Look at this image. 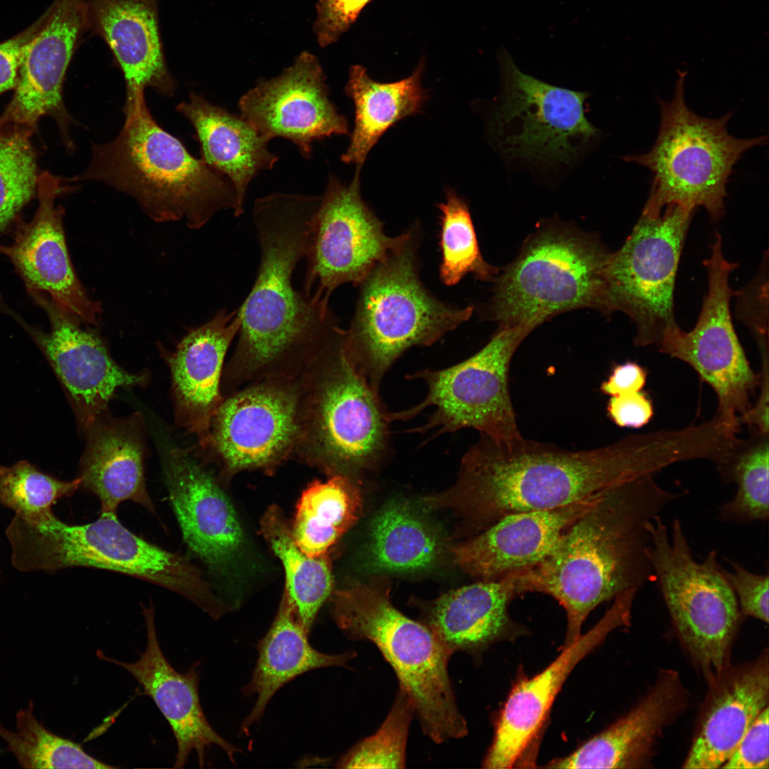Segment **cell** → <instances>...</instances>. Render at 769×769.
<instances>
[{"label":"cell","instance_id":"23","mask_svg":"<svg viewBox=\"0 0 769 769\" xmlns=\"http://www.w3.org/2000/svg\"><path fill=\"white\" fill-rule=\"evenodd\" d=\"M603 491L563 507L506 516L454 548V561L478 581L499 580L528 570L549 554Z\"/></svg>","mask_w":769,"mask_h":769},{"label":"cell","instance_id":"16","mask_svg":"<svg viewBox=\"0 0 769 769\" xmlns=\"http://www.w3.org/2000/svg\"><path fill=\"white\" fill-rule=\"evenodd\" d=\"M360 166L345 185L330 175L313 217L303 291L329 301L345 283L360 285L401 241L387 236L383 223L362 198Z\"/></svg>","mask_w":769,"mask_h":769},{"label":"cell","instance_id":"28","mask_svg":"<svg viewBox=\"0 0 769 769\" xmlns=\"http://www.w3.org/2000/svg\"><path fill=\"white\" fill-rule=\"evenodd\" d=\"M87 27L113 54L126 85L125 103L146 88L172 97L176 82L167 66L158 19V0H88Z\"/></svg>","mask_w":769,"mask_h":769},{"label":"cell","instance_id":"37","mask_svg":"<svg viewBox=\"0 0 769 769\" xmlns=\"http://www.w3.org/2000/svg\"><path fill=\"white\" fill-rule=\"evenodd\" d=\"M261 531L281 560L286 575L285 594L305 629L310 632L317 614L333 588L328 554L310 557L295 543L291 527L281 508L269 507L261 522Z\"/></svg>","mask_w":769,"mask_h":769},{"label":"cell","instance_id":"42","mask_svg":"<svg viewBox=\"0 0 769 769\" xmlns=\"http://www.w3.org/2000/svg\"><path fill=\"white\" fill-rule=\"evenodd\" d=\"M79 487V478L63 481L26 461L0 466V505L23 518H33L51 511L58 499L73 495Z\"/></svg>","mask_w":769,"mask_h":769},{"label":"cell","instance_id":"29","mask_svg":"<svg viewBox=\"0 0 769 769\" xmlns=\"http://www.w3.org/2000/svg\"><path fill=\"white\" fill-rule=\"evenodd\" d=\"M241 325L239 308H221L191 330L169 357L177 423L196 434L206 448L211 419L223 401V362Z\"/></svg>","mask_w":769,"mask_h":769},{"label":"cell","instance_id":"14","mask_svg":"<svg viewBox=\"0 0 769 769\" xmlns=\"http://www.w3.org/2000/svg\"><path fill=\"white\" fill-rule=\"evenodd\" d=\"M656 216L642 213L607 267L613 311L627 314L636 327L637 346L659 344L676 323L674 290L685 236L694 209L671 204Z\"/></svg>","mask_w":769,"mask_h":769},{"label":"cell","instance_id":"51","mask_svg":"<svg viewBox=\"0 0 769 769\" xmlns=\"http://www.w3.org/2000/svg\"><path fill=\"white\" fill-rule=\"evenodd\" d=\"M762 371L759 384L760 394L756 403L740 417V422L763 434H768V345L759 347Z\"/></svg>","mask_w":769,"mask_h":769},{"label":"cell","instance_id":"39","mask_svg":"<svg viewBox=\"0 0 769 769\" xmlns=\"http://www.w3.org/2000/svg\"><path fill=\"white\" fill-rule=\"evenodd\" d=\"M33 708L31 701L26 708L17 711L16 731H11L0 723V737L22 768H115L88 755L80 744L48 731L36 718Z\"/></svg>","mask_w":769,"mask_h":769},{"label":"cell","instance_id":"36","mask_svg":"<svg viewBox=\"0 0 769 769\" xmlns=\"http://www.w3.org/2000/svg\"><path fill=\"white\" fill-rule=\"evenodd\" d=\"M362 507L353 479L333 475L315 481L303 491L291 525L294 540L310 557L328 554L330 548L355 523Z\"/></svg>","mask_w":769,"mask_h":769},{"label":"cell","instance_id":"44","mask_svg":"<svg viewBox=\"0 0 769 769\" xmlns=\"http://www.w3.org/2000/svg\"><path fill=\"white\" fill-rule=\"evenodd\" d=\"M722 572L733 590L742 614L768 622V574L751 572L735 561Z\"/></svg>","mask_w":769,"mask_h":769},{"label":"cell","instance_id":"9","mask_svg":"<svg viewBox=\"0 0 769 769\" xmlns=\"http://www.w3.org/2000/svg\"><path fill=\"white\" fill-rule=\"evenodd\" d=\"M684 77L679 75L669 101H659L661 118L654 145L647 152L624 159L653 174L643 214L659 215L671 204L693 209L703 206L716 221L724 214L726 184L733 167L746 151L763 145L766 137L730 135L727 124L733 112L715 119L694 113L686 103Z\"/></svg>","mask_w":769,"mask_h":769},{"label":"cell","instance_id":"30","mask_svg":"<svg viewBox=\"0 0 769 769\" xmlns=\"http://www.w3.org/2000/svg\"><path fill=\"white\" fill-rule=\"evenodd\" d=\"M142 429L137 414L113 419L105 412L84 429L87 445L78 478L80 486L98 497L101 515L116 514L126 501L156 513L145 481Z\"/></svg>","mask_w":769,"mask_h":769},{"label":"cell","instance_id":"19","mask_svg":"<svg viewBox=\"0 0 769 769\" xmlns=\"http://www.w3.org/2000/svg\"><path fill=\"white\" fill-rule=\"evenodd\" d=\"M329 94L318 58L303 51L280 75L259 80L240 98L238 108L260 134L291 141L309 159L314 141L349 134L347 121Z\"/></svg>","mask_w":769,"mask_h":769},{"label":"cell","instance_id":"41","mask_svg":"<svg viewBox=\"0 0 769 769\" xmlns=\"http://www.w3.org/2000/svg\"><path fill=\"white\" fill-rule=\"evenodd\" d=\"M33 131L0 117V230L33 197L37 189Z\"/></svg>","mask_w":769,"mask_h":769},{"label":"cell","instance_id":"49","mask_svg":"<svg viewBox=\"0 0 769 769\" xmlns=\"http://www.w3.org/2000/svg\"><path fill=\"white\" fill-rule=\"evenodd\" d=\"M607 413L620 427L640 428L650 421L654 410L650 399L639 391L611 397Z\"/></svg>","mask_w":769,"mask_h":769},{"label":"cell","instance_id":"15","mask_svg":"<svg viewBox=\"0 0 769 769\" xmlns=\"http://www.w3.org/2000/svg\"><path fill=\"white\" fill-rule=\"evenodd\" d=\"M708 292L695 327L684 331L676 323L663 332L660 351L691 366L717 395L715 417L737 433L740 417L751 407L750 397L760 382L751 368L734 330L730 301L735 292L729 285L738 264L728 261L722 251L718 232L711 245V256L703 262Z\"/></svg>","mask_w":769,"mask_h":769},{"label":"cell","instance_id":"7","mask_svg":"<svg viewBox=\"0 0 769 769\" xmlns=\"http://www.w3.org/2000/svg\"><path fill=\"white\" fill-rule=\"evenodd\" d=\"M332 616L349 639L377 647L424 735L441 743L468 734L449 675L451 654L424 624L396 609L387 593L361 584L335 593Z\"/></svg>","mask_w":769,"mask_h":769},{"label":"cell","instance_id":"33","mask_svg":"<svg viewBox=\"0 0 769 769\" xmlns=\"http://www.w3.org/2000/svg\"><path fill=\"white\" fill-rule=\"evenodd\" d=\"M308 633L284 593L269 630L258 642L251 679L242 689L244 696H256L253 707L241 723L243 733L261 720L271 698L288 682L314 669L347 667L357 656L354 650L336 654L319 652L310 644Z\"/></svg>","mask_w":769,"mask_h":769},{"label":"cell","instance_id":"12","mask_svg":"<svg viewBox=\"0 0 769 769\" xmlns=\"http://www.w3.org/2000/svg\"><path fill=\"white\" fill-rule=\"evenodd\" d=\"M530 333L522 327L501 326L483 347L464 361L407 376L425 383L427 396L408 409L390 412L392 422L410 419L432 407L427 422L412 431L438 429L439 434L471 428L497 442L521 439L509 394L508 372L514 352Z\"/></svg>","mask_w":769,"mask_h":769},{"label":"cell","instance_id":"38","mask_svg":"<svg viewBox=\"0 0 769 769\" xmlns=\"http://www.w3.org/2000/svg\"><path fill=\"white\" fill-rule=\"evenodd\" d=\"M768 434L753 431L748 439H738L717 464L723 481L737 486L734 496L719 507L723 521L744 524L768 520Z\"/></svg>","mask_w":769,"mask_h":769},{"label":"cell","instance_id":"43","mask_svg":"<svg viewBox=\"0 0 769 769\" xmlns=\"http://www.w3.org/2000/svg\"><path fill=\"white\" fill-rule=\"evenodd\" d=\"M414 710L399 689L386 718L377 732L362 740L338 762L341 768H404Z\"/></svg>","mask_w":769,"mask_h":769},{"label":"cell","instance_id":"4","mask_svg":"<svg viewBox=\"0 0 769 769\" xmlns=\"http://www.w3.org/2000/svg\"><path fill=\"white\" fill-rule=\"evenodd\" d=\"M123 110L118 135L93 144L88 169L73 179L103 182L130 195L155 221L184 220L199 229L223 209L241 215L231 182L156 122L144 94Z\"/></svg>","mask_w":769,"mask_h":769},{"label":"cell","instance_id":"24","mask_svg":"<svg viewBox=\"0 0 769 769\" xmlns=\"http://www.w3.org/2000/svg\"><path fill=\"white\" fill-rule=\"evenodd\" d=\"M147 629V647L135 662L126 663L107 656L98 650L97 656L129 671L155 702L169 723L177 750L174 768H182L190 753L196 752L203 767L206 749L217 746L235 763L241 750L221 737L211 727L202 710L199 695V672L196 665L179 673L164 656L157 639L154 610L143 607Z\"/></svg>","mask_w":769,"mask_h":769},{"label":"cell","instance_id":"50","mask_svg":"<svg viewBox=\"0 0 769 769\" xmlns=\"http://www.w3.org/2000/svg\"><path fill=\"white\" fill-rule=\"evenodd\" d=\"M647 372L638 364L627 362L616 365L600 389L606 394L618 396L637 392L646 383Z\"/></svg>","mask_w":769,"mask_h":769},{"label":"cell","instance_id":"18","mask_svg":"<svg viewBox=\"0 0 769 769\" xmlns=\"http://www.w3.org/2000/svg\"><path fill=\"white\" fill-rule=\"evenodd\" d=\"M599 622L571 644L542 671L523 678L512 687L495 725L493 741L483 767L511 768L530 756L547 721L553 703L577 664L600 645L614 629L630 622L634 595H618Z\"/></svg>","mask_w":769,"mask_h":769},{"label":"cell","instance_id":"27","mask_svg":"<svg viewBox=\"0 0 769 769\" xmlns=\"http://www.w3.org/2000/svg\"><path fill=\"white\" fill-rule=\"evenodd\" d=\"M689 695L679 673L659 672L645 696L624 716L548 768H642L664 730L684 711Z\"/></svg>","mask_w":769,"mask_h":769},{"label":"cell","instance_id":"32","mask_svg":"<svg viewBox=\"0 0 769 769\" xmlns=\"http://www.w3.org/2000/svg\"><path fill=\"white\" fill-rule=\"evenodd\" d=\"M177 110L192 124L202 159L234 187L242 214L250 182L261 172L272 169L278 160L268 150L270 140L241 116L194 93Z\"/></svg>","mask_w":769,"mask_h":769},{"label":"cell","instance_id":"35","mask_svg":"<svg viewBox=\"0 0 769 769\" xmlns=\"http://www.w3.org/2000/svg\"><path fill=\"white\" fill-rule=\"evenodd\" d=\"M444 550L439 530L403 502L382 508L373 518L365 564L373 572H406L431 567Z\"/></svg>","mask_w":769,"mask_h":769},{"label":"cell","instance_id":"46","mask_svg":"<svg viewBox=\"0 0 769 769\" xmlns=\"http://www.w3.org/2000/svg\"><path fill=\"white\" fill-rule=\"evenodd\" d=\"M768 706L753 721L721 768L768 769Z\"/></svg>","mask_w":769,"mask_h":769},{"label":"cell","instance_id":"47","mask_svg":"<svg viewBox=\"0 0 769 769\" xmlns=\"http://www.w3.org/2000/svg\"><path fill=\"white\" fill-rule=\"evenodd\" d=\"M758 276L741 291L738 296L740 318L754 333L758 344L768 342V320L764 318V292L768 289V257Z\"/></svg>","mask_w":769,"mask_h":769},{"label":"cell","instance_id":"2","mask_svg":"<svg viewBox=\"0 0 769 769\" xmlns=\"http://www.w3.org/2000/svg\"><path fill=\"white\" fill-rule=\"evenodd\" d=\"M671 456L658 431L584 451L523 437L501 443L481 435L463 456L458 481L446 496L455 499L475 535L506 516L563 507L654 475L669 465Z\"/></svg>","mask_w":769,"mask_h":769},{"label":"cell","instance_id":"40","mask_svg":"<svg viewBox=\"0 0 769 769\" xmlns=\"http://www.w3.org/2000/svg\"><path fill=\"white\" fill-rule=\"evenodd\" d=\"M441 211L439 245L441 263L439 277L449 286L472 273L480 280L490 279L496 268L486 263L480 252L477 238L466 202L452 189L446 192Z\"/></svg>","mask_w":769,"mask_h":769},{"label":"cell","instance_id":"21","mask_svg":"<svg viewBox=\"0 0 769 769\" xmlns=\"http://www.w3.org/2000/svg\"><path fill=\"white\" fill-rule=\"evenodd\" d=\"M63 189L61 181L49 172L38 175L36 215L22 225L10 246H0V252L10 258L31 292H45L74 318L98 325L101 304L89 297L75 274L65 239L63 209L54 205Z\"/></svg>","mask_w":769,"mask_h":769},{"label":"cell","instance_id":"25","mask_svg":"<svg viewBox=\"0 0 769 769\" xmlns=\"http://www.w3.org/2000/svg\"><path fill=\"white\" fill-rule=\"evenodd\" d=\"M169 501L188 550L211 569L239 553L244 533L227 496L188 453L172 450L164 462Z\"/></svg>","mask_w":769,"mask_h":769},{"label":"cell","instance_id":"34","mask_svg":"<svg viewBox=\"0 0 769 769\" xmlns=\"http://www.w3.org/2000/svg\"><path fill=\"white\" fill-rule=\"evenodd\" d=\"M422 61L407 78L392 83L372 79L365 68L352 66L345 88L355 105V126L342 162L363 164L382 135L404 117L422 113L427 93L422 85L424 70Z\"/></svg>","mask_w":769,"mask_h":769},{"label":"cell","instance_id":"26","mask_svg":"<svg viewBox=\"0 0 769 769\" xmlns=\"http://www.w3.org/2000/svg\"><path fill=\"white\" fill-rule=\"evenodd\" d=\"M708 683L683 768H721L753 721L768 706V650L751 661L729 664Z\"/></svg>","mask_w":769,"mask_h":769},{"label":"cell","instance_id":"1","mask_svg":"<svg viewBox=\"0 0 769 769\" xmlns=\"http://www.w3.org/2000/svg\"><path fill=\"white\" fill-rule=\"evenodd\" d=\"M319 202L320 196L282 193L255 201L260 262L238 308L241 325L229 363L231 383L299 376L343 335L329 301L298 291L293 283L308 253Z\"/></svg>","mask_w":769,"mask_h":769},{"label":"cell","instance_id":"10","mask_svg":"<svg viewBox=\"0 0 769 769\" xmlns=\"http://www.w3.org/2000/svg\"><path fill=\"white\" fill-rule=\"evenodd\" d=\"M610 254L596 241L569 229L540 231L498 279L491 315L501 326L531 332L575 308L612 313L606 276Z\"/></svg>","mask_w":769,"mask_h":769},{"label":"cell","instance_id":"11","mask_svg":"<svg viewBox=\"0 0 769 769\" xmlns=\"http://www.w3.org/2000/svg\"><path fill=\"white\" fill-rule=\"evenodd\" d=\"M649 555L672 627L691 660L709 680L730 664L741 612L716 550L696 560L679 519L670 531L661 516L649 525Z\"/></svg>","mask_w":769,"mask_h":769},{"label":"cell","instance_id":"31","mask_svg":"<svg viewBox=\"0 0 769 769\" xmlns=\"http://www.w3.org/2000/svg\"><path fill=\"white\" fill-rule=\"evenodd\" d=\"M516 574L496 581H478L449 592L426 612L424 624L452 655L456 652L478 656L492 644L527 633L509 614L518 596Z\"/></svg>","mask_w":769,"mask_h":769},{"label":"cell","instance_id":"45","mask_svg":"<svg viewBox=\"0 0 769 769\" xmlns=\"http://www.w3.org/2000/svg\"><path fill=\"white\" fill-rule=\"evenodd\" d=\"M372 0H318L313 31L318 44L327 47L346 32Z\"/></svg>","mask_w":769,"mask_h":769},{"label":"cell","instance_id":"13","mask_svg":"<svg viewBox=\"0 0 769 769\" xmlns=\"http://www.w3.org/2000/svg\"><path fill=\"white\" fill-rule=\"evenodd\" d=\"M498 57L503 92L490 122L496 147L508 157L548 164L580 155L599 132L585 115L588 93L523 73L503 47Z\"/></svg>","mask_w":769,"mask_h":769},{"label":"cell","instance_id":"5","mask_svg":"<svg viewBox=\"0 0 769 769\" xmlns=\"http://www.w3.org/2000/svg\"><path fill=\"white\" fill-rule=\"evenodd\" d=\"M6 534L13 565L20 571L71 567L111 570L176 592L214 619L224 612L200 570L187 558L131 532L116 514H100L83 525L66 523L52 511L31 519L16 515Z\"/></svg>","mask_w":769,"mask_h":769},{"label":"cell","instance_id":"3","mask_svg":"<svg viewBox=\"0 0 769 769\" xmlns=\"http://www.w3.org/2000/svg\"><path fill=\"white\" fill-rule=\"evenodd\" d=\"M684 493L661 487L654 475L605 489L564 532L549 554L516 575L518 595L540 592L565 610L564 647L582 634L597 607L654 577L649 555L651 522Z\"/></svg>","mask_w":769,"mask_h":769},{"label":"cell","instance_id":"22","mask_svg":"<svg viewBox=\"0 0 769 769\" xmlns=\"http://www.w3.org/2000/svg\"><path fill=\"white\" fill-rule=\"evenodd\" d=\"M46 311L49 333L33 331L56 375L68 393L83 429L105 412L119 387L144 384L147 375L131 374L117 365L94 331L61 309L42 293L31 292Z\"/></svg>","mask_w":769,"mask_h":769},{"label":"cell","instance_id":"6","mask_svg":"<svg viewBox=\"0 0 769 769\" xmlns=\"http://www.w3.org/2000/svg\"><path fill=\"white\" fill-rule=\"evenodd\" d=\"M418 233L399 243L359 285L356 309L344 331L345 352L372 387L409 348L429 346L469 320L474 308H458L429 291L419 276Z\"/></svg>","mask_w":769,"mask_h":769},{"label":"cell","instance_id":"48","mask_svg":"<svg viewBox=\"0 0 769 769\" xmlns=\"http://www.w3.org/2000/svg\"><path fill=\"white\" fill-rule=\"evenodd\" d=\"M46 11L28 28L0 43V95L15 89L24 50L45 22Z\"/></svg>","mask_w":769,"mask_h":769},{"label":"cell","instance_id":"20","mask_svg":"<svg viewBox=\"0 0 769 769\" xmlns=\"http://www.w3.org/2000/svg\"><path fill=\"white\" fill-rule=\"evenodd\" d=\"M46 11L44 23L24 50L14 95L1 117L33 132L39 118L50 115L64 143L73 149L69 127L73 121L62 90L69 63L88 30L87 1L55 0Z\"/></svg>","mask_w":769,"mask_h":769},{"label":"cell","instance_id":"17","mask_svg":"<svg viewBox=\"0 0 769 769\" xmlns=\"http://www.w3.org/2000/svg\"><path fill=\"white\" fill-rule=\"evenodd\" d=\"M300 395V376L263 379L234 393L214 414L205 449L228 473L273 469L297 446Z\"/></svg>","mask_w":769,"mask_h":769},{"label":"cell","instance_id":"8","mask_svg":"<svg viewBox=\"0 0 769 769\" xmlns=\"http://www.w3.org/2000/svg\"><path fill=\"white\" fill-rule=\"evenodd\" d=\"M343 339L301 375L295 451L330 476L355 481L387 456L392 421L379 392L347 356Z\"/></svg>","mask_w":769,"mask_h":769}]
</instances>
